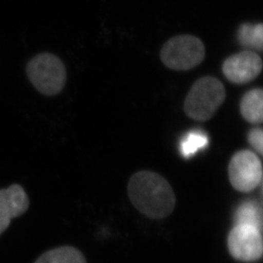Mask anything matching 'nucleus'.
I'll use <instances>...</instances> for the list:
<instances>
[{"label": "nucleus", "instance_id": "nucleus-1", "mask_svg": "<svg viewBox=\"0 0 263 263\" xmlns=\"http://www.w3.org/2000/svg\"><path fill=\"white\" fill-rule=\"evenodd\" d=\"M127 194L135 209L151 219H163L175 210L176 199L170 183L151 170H142L132 175Z\"/></svg>", "mask_w": 263, "mask_h": 263}, {"label": "nucleus", "instance_id": "nucleus-2", "mask_svg": "<svg viewBox=\"0 0 263 263\" xmlns=\"http://www.w3.org/2000/svg\"><path fill=\"white\" fill-rule=\"evenodd\" d=\"M26 72L32 85L45 96L60 93L67 81L65 65L59 57L51 53L33 57L27 64Z\"/></svg>", "mask_w": 263, "mask_h": 263}, {"label": "nucleus", "instance_id": "nucleus-3", "mask_svg": "<svg viewBox=\"0 0 263 263\" xmlns=\"http://www.w3.org/2000/svg\"><path fill=\"white\" fill-rule=\"evenodd\" d=\"M225 97L224 86L217 79H200L193 85L185 98V114L196 121L209 120L222 104Z\"/></svg>", "mask_w": 263, "mask_h": 263}, {"label": "nucleus", "instance_id": "nucleus-4", "mask_svg": "<svg viewBox=\"0 0 263 263\" xmlns=\"http://www.w3.org/2000/svg\"><path fill=\"white\" fill-rule=\"evenodd\" d=\"M205 49L195 36L180 35L170 39L162 46L160 58L164 65L174 70H188L203 60Z\"/></svg>", "mask_w": 263, "mask_h": 263}, {"label": "nucleus", "instance_id": "nucleus-5", "mask_svg": "<svg viewBox=\"0 0 263 263\" xmlns=\"http://www.w3.org/2000/svg\"><path fill=\"white\" fill-rule=\"evenodd\" d=\"M231 255L239 261H255L263 254V240L260 230L246 224L236 226L228 237Z\"/></svg>", "mask_w": 263, "mask_h": 263}, {"label": "nucleus", "instance_id": "nucleus-6", "mask_svg": "<svg viewBox=\"0 0 263 263\" xmlns=\"http://www.w3.org/2000/svg\"><path fill=\"white\" fill-rule=\"evenodd\" d=\"M262 175L261 163L256 155L249 151L234 155L229 165V177L233 187L250 192L260 183Z\"/></svg>", "mask_w": 263, "mask_h": 263}, {"label": "nucleus", "instance_id": "nucleus-7", "mask_svg": "<svg viewBox=\"0 0 263 263\" xmlns=\"http://www.w3.org/2000/svg\"><path fill=\"white\" fill-rule=\"evenodd\" d=\"M29 208L27 193L18 184L0 189V235L5 232L11 220L24 215Z\"/></svg>", "mask_w": 263, "mask_h": 263}, {"label": "nucleus", "instance_id": "nucleus-8", "mask_svg": "<svg viewBox=\"0 0 263 263\" xmlns=\"http://www.w3.org/2000/svg\"><path fill=\"white\" fill-rule=\"evenodd\" d=\"M262 61L252 51H243L227 59L223 72L228 80L234 83L243 84L252 81L261 73Z\"/></svg>", "mask_w": 263, "mask_h": 263}, {"label": "nucleus", "instance_id": "nucleus-9", "mask_svg": "<svg viewBox=\"0 0 263 263\" xmlns=\"http://www.w3.org/2000/svg\"><path fill=\"white\" fill-rule=\"evenodd\" d=\"M241 113L247 121L253 123L263 122V90L249 91L241 101Z\"/></svg>", "mask_w": 263, "mask_h": 263}, {"label": "nucleus", "instance_id": "nucleus-10", "mask_svg": "<svg viewBox=\"0 0 263 263\" xmlns=\"http://www.w3.org/2000/svg\"><path fill=\"white\" fill-rule=\"evenodd\" d=\"M34 263H86L83 254L72 246H62L42 254Z\"/></svg>", "mask_w": 263, "mask_h": 263}, {"label": "nucleus", "instance_id": "nucleus-11", "mask_svg": "<svg viewBox=\"0 0 263 263\" xmlns=\"http://www.w3.org/2000/svg\"><path fill=\"white\" fill-rule=\"evenodd\" d=\"M238 39L246 47L263 51V23H245L238 29Z\"/></svg>", "mask_w": 263, "mask_h": 263}, {"label": "nucleus", "instance_id": "nucleus-12", "mask_svg": "<svg viewBox=\"0 0 263 263\" xmlns=\"http://www.w3.org/2000/svg\"><path fill=\"white\" fill-rule=\"evenodd\" d=\"M237 225L246 224L261 230L263 227L261 209L253 202H246L237 210L235 215Z\"/></svg>", "mask_w": 263, "mask_h": 263}, {"label": "nucleus", "instance_id": "nucleus-13", "mask_svg": "<svg viewBox=\"0 0 263 263\" xmlns=\"http://www.w3.org/2000/svg\"><path fill=\"white\" fill-rule=\"evenodd\" d=\"M208 144V137L203 132L191 131L185 134L180 143V153L183 157H190Z\"/></svg>", "mask_w": 263, "mask_h": 263}, {"label": "nucleus", "instance_id": "nucleus-14", "mask_svg": "<svg viewBox=\"0 0 263 263\" xmlns=\"http://www.w3.org/2000/svg\"><path fill=\"white\" fill-rule=\"evenodd\" d=\"M248 139L251 145L263 156V130L260 128L251 130Z\"/></svg>", "mask_w": 263, "mask_h": 263}]
</instances>
